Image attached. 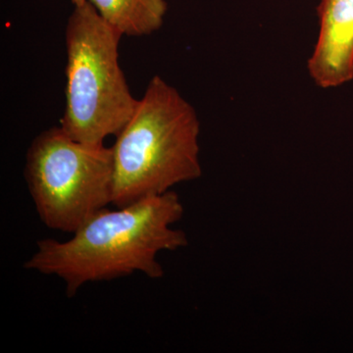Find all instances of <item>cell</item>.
Masks as SVG:
<instances>
[{
	"instance_id": "obj_1",
	"label": "cell",
	"mask_w": 353,
	"mask_h": 353,
	"mask_svg": "<svg viewBox=\"0 0 353 353\" xmlns=\"http://www.w3.org/2000/svg\"><path fill=\"white\" fill-rule=\"evenodd\" d=\"M178 194L168 192L114 210L105 208L87 221L70 240L38 241L27 270L57 276L68 296L88 283L101 282L141 272L153 280L164 270L157 254L188 245L187 234L172 229L183 217Z\"/></svg>"
},
{
	"instance_id": "obj_2",
	"label": "cell",
	"mask_w": 353,
	"mask_h": 353,
	"mask_svg": "<svg viewBox=\"0 0 353 353\" xmlns=\"http://www.w3.org/2000/svg\"><path fill=\"white\" fill-rule=\"evenodd\" d=\"M199 134L194 108L161 77H153L111 148L115 208L199 178Z\"/></svg>"
},
{
	"instance_id": "obj_3",
	"label": "cell",
	"mask_w": 353,
	"mask_h": 353,
	"mask_svg": "<svg viewBox=\"0 0 353 353\" xmlns=\"http://www.w3.org/2000/svg\"><path fill=\"white\" fill-rule=\"evenodd\" d=\"M122 37L88 0L75 6L67 22L66 108L60 127L81 143L104 145L138 106L119 65Z\"/></svg>"
},
{
	"instance_id": "obj_4",
	"label": "cell",
	"mask_w": 353,
	"mask_h": 353,
	"mask_svg": "<svg viewBox=\"0 0 353 353\" xmlns=\"http://www.w3.org/2000/svg\"><path fill=\"white\" fill-rule=\"evenodd\" d=\"M25 179L41 222L74 234L112 203V148L81 143L61 127L50 128L28 150Z\"/></svg>"
},
{
	"instance_id": "obj_5",
	"label": "cell",
	"mask_w": 353,
	"mask_h": 353,
	"mask_svg": "<svg viewBox=\"0 0 353 353\" xmlns=\"http://www.w3.org/2000/svg\"><path fill=\"white\" fill-rule=\"evenodd\" d=\"M320 34L309 73L321 88L338 87L353 79V0H321Z\"/></svg>"
},
{
	"instance_id": "obj_6",
	"label": "cell",
	"mask_w": 353,
	"mask_h": 353,
	"mask_svg": "<svg viewBox=\"0 0 353 353\" xmlns=\"http://www.w3.org/2000/svg\"><path fill=\"white\" fill-rule=\"evenodd\" d=\"M102 19L122 36H148L163 25L165 0H88Z\"/></svg>"
},
{
	"instance_id": "obj_7",
	"label": "cell",
	"mask_w": 353,
	"mask_h": 353,
	"mask_svg": "<svg viewBox=\"0 0 353 353\" xmlns=\"http://www.w3.org/2000/svg\"><path fill=\"white\" fill-rule=\"evenodd\" d=\"M72 3L74 4L75 6H82V4L85 3V1H88V0H71Z\"/></svg>"
}]
</instances>
